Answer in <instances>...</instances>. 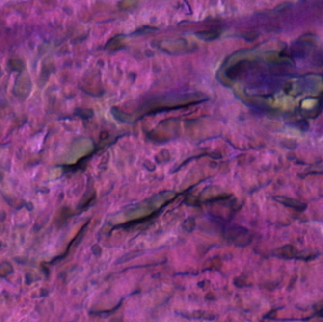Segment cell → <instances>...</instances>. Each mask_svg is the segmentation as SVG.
<instances>
[{
  "label": "cell",
  "instance_id": "obj_1",
  "mask_svg": "<svg viewBox=\"0 0 323 322\" xmlns=\"http://www.w3.org/2000/svg\"><path fill=\"white\" fill-rule=\"evenodd\" d=\"M277 199V201H279L280 203H282L285 206L289 207V208H293L297 211H304L306 209V204L298 201L297 199L291 198H287V197H277L275 198Z\"/></svg>",
  "mask_w": 323,
  "mask_h": 322
},
{
  "label": "cell",
  "instance_id": "obj_2",
  "mask_svg": "<svg viewBox=\"0 0 323 322\" xmlns=\"http://www.w3.org/2000/svg\"><path fill=\"white\" fill-rule=\"evenodd\" d=\"M275 254H276V256L283 258V259H292V258L297 257L298 251L292 246L288 245L278 248L275 251Z\"/></svg>",
  "mask_w": 323,
  "mask_h": 322
},
{
  "label": "cell",
  "instance_id": "obj_3",
  "mask_svg": "<svg viewBox=\"0 0 323 322\" xmlns=\"http://www.w3.org/2000/svg\"><path fill=\"white\" fill-rule=\"evenodd\" d=\"M291 54L294 57H304L306 54V48L302 42H297L291 47Z\"/></svg>",
  "mask_w": 323,
  "mask_h": 322
},
{
  "label": "cell",
  "instance_id": "obj_4",
  "mask_svg": "<svg viewBox=\"0 0 323 322\" xmlns=\"http://www.w3.org/2000/svg\"><path fill=\"white\" fill-rule=\"evenodd\" d=\"M10 65H12L13 69L16 70V71H22L23 67H24V64L23 62H21L20 60H13Z\"/></svg>",
  "mask_w": 323,
  "mask_h": 322
},
{
  "label": "cell",
  "instance_id": "obj_5",
  "mask_svg": "<svg viewBox=\"0 0 323 322\" xmlns=\"http://www.w3.org/2000/svg\"><path fill=\"white\" fill-rule=\"evenodd\" d=\"M318 315H319V316H321V317H323V307L322 308V309L319 311V314H318Z\"/></svg>",
  "mask_w": 323,
  "mask_h": 322
}]
</instances>
